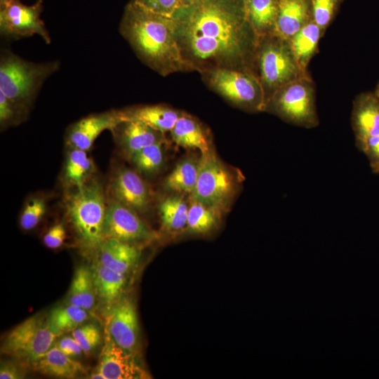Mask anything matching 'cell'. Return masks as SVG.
<instances>
[{
    "instance_id": "6da1fadb",
    "label": "cell",
    "mask_w": 379,
    "mask_h": 379,
    "mask_svg": "<svg viewBox=\"0 0 379 379\" xmlns=\"http://www.w3.org/2000/svg\"><path fill=\"white\" fill-rule=\"evenodd\" d=\"M175 22L183 55L194 69L201 65H234L244 59L253 44L255 31L241 16L215 1L201 4Z\"/></svg>"
},
{
    "instance_id": "7a4b0ae2",
    "label": "cell",
    "mask_w": 379,
    "mask_h": 379,
    "mask_svg": "<svg viewBox=\"0 0 379 379\" xmlns=\"http://www.w3.org/2000/svg\"><path fill=\"white\" fill-rule=\"evenodd\" d=\"M120 33L138 57L161 75L194 69L183 55L175 22L134 3L128 7Z\"/></svg>"
},
{
    "instance_id": "3957f363",
    "label": "cell",
    "mask_w": 379,
    "mask_h": 379,
    "mask_svg": "<svg viewBox=\"0 0 379 379\" xmlns=\"http://www.w3.org/2000/svg\"><path fill=\"white\" fill-rule=\"evenodd\" d=\"M62 204L79 246L93 256L104 241L106 187L95 175L83 186L65 192Z\"/></svg>"
},
{
    "instance_id": "277c9868",
    "label": "cell",
    "mask_w": 379,
    "mask_h": 379,
    "mask_svg": "<svg viewBox=\"0 0 379 379\" xmlns=\"http://www.w3.org/2000/svg\"><path fill=\"white\" fill-rule=\"evenodd\" d=\"M59 68L58 60L34 63L4 51L0 58V91L28 114L44 82Z\"/></svg>"
},
{
    "instance_id": "5b68a950",
    "label": "cell",
    "mask_w": 379,
    "mask_h": 379,
    "mask_svg": "<svg viewBox=\"0 0 379 379\" xmlns=\"http://www.w3.org/2000/svg\"><path fill=\"white\" fill-rule=\"evenodd\" d=\"M244 178L239 170L229 168L211 148L201 154L198 178L190 199L208 206L222 215L231 207Z\"/></svg>"
},
{
    "instance_id": "8992f818",
    "label": "cell",
    "mask_w": 379,
    "mask_h": 379,
    "mask_svg": "<svg viewBox=\"0 0 379 379\" xmlns=\"http://www.w3.org/2000/svg\"><path fill=\"white\" fill-rule=\"evenodd\" d=\"M265 109L291 124L302 128H314L319 123L314 89L308 75L277 90L268 100Z\"/></svg>"
},
{
    "instance_id": "52a82bcc",
    "label": "cell",
    "mask_w": 379,
    "mask_h": 379,
    "mask_svg": "<svg viewBox=\"0 0 379 379\" xmlns=\"http://www.w3.org/2000/svg\"><path fill=\"white\" fill-rule=\"evenodd\" d=\"M57 338L48 325L47 317L36 314L8 333L1 343V353L29 368L32 362L54 346Z\"/></svg>"
},
{
    "instance_id": "ba28073f",
    "label": "cell",
    "mask_w": 379,
    "mask_h": 379,
    "mask_svg": "<svg viewBox=\"0 0 379 379\" xmlns=\"http://www.w3.org/2000/svg\"><path fill=\"white\" fill-rule=\"evenodd\" d=\"M258 53L260 82L265 89L271 91L269 99L281 86L307 75L299 67L288 41L274 34L260 46Z\"/></svg>"
},
{
    "instance_id": "9c48e42d",
    "label": "cell",
    "mask_w": 379,
    "mask_h": 379,
    "mask_svg": "<svg viewBox=\"0 0 379 379\" xmlns=\"http://www.w3.org/2000/svg\"><path fill=\"white\" fill-rule=\"evenodd\" d=\"M212 87L231 102L251 111L265 110L267 98L260 81L248 73L217 67L209 74Z\"/></svg>"
},
{
    "instance_id": "30bf717a",
    "label": "cell",
    "mask_w": 379,
    "mask_h": 379,
    "mask_svg": "<svg viewBox=\"0 0 379 379\" xmlns=\"http://www.w3.org/2000/svg\"><path fill=\"white\" fill-rule=\"evenodd\" d=\"M107 198L112 199L138 213L141 216L152 210V191L142 176L133 168L116 166L106 186Z\"/></svg>"
},
{
    "instance_id": "8fae6325",
    "label": "cell",
    "mask_w": 379,
    "mask_h": 379,
    "mask_svg": "<svg viewBox=\"0 0 379 379\" xmlns=\"http://www.w3.org/2000/svg\"><path fill=\"white\" fill-rule=\"evenodd\" d=\"M105 239L145 246L157 237L158 234L142 219V216L128 207L107 198L104 221Z\"/></svg>"
},
{
    "instance_id": "7c38bea8",
    "label": "cell",
    "mask_w": 379,
    "mask_h": 379,
    "mask_svg": "<svg viewBox=\"0 0 379 379\" xmlns=\"http://www.w3.org/2000/svg\"><path fill=\"white\" fill-rule=\"evenodd\" d=\"M43 0H38L32 6H27L20 0H10L1 6L0 32L4 36L19 39L39 35L47 44L51 36L41 19Z\"/></svg>"
},
{
    "instance_id": "4fadbf2b",
    "label": "cell",
    "mask_w": 379,
    "mask_h": 379,
    "mask_svg": "<svg viewBox=\"0 0 379 379\" xmlns=\"http://www.w3.org/2000/svg\"><path fill=\"white\" fill-rule=\"evenodd\" d=\"M105 331L117 345L135 354L140 345V327L136 306L133 299L123 295L107 314Z\"/></svg>"
},
{
    "instance_id": "5bb4252c",
    "label": "cell",
    "mask_w": 379,
    "mask_h": 379,
    "mask_svg": "<svg viewBox=\"0 0 379 379\" xmlns=\"http://www.w3.org/2000/svg\"><path fill=\"white\" fill-rule=\"evenodd\" d=\"M147 378H148V374L137 363L135 354L126 351L117 345L106 331L105 345L100 353L98 366L88 375V378L135 379Z\"/></svg>"
},
{
    "instance_id": "9a60e30c",
    "label": "cell",
    "mask_w": 379,
    "mask_h": 379,
    "mask_svg": "<svg viewBox=\"0 0 379 379\" xmlns=\"http://www.w3.org/2000/svg\"><path fill=\"white\" fill-rule=\"evenodd\" d=\"M125 119L121 109L108 110L84 117L67 128L65 137L66 146L89 151L104 131H112Z\"/></svg>"
},
{
    "instance_id": "2e32d148",
    "label": "cell",
    "mask_w": 379,
    "mask_h": 379,
    "mask_svg": "<svg viewBox=\"0 0 379 379\" xmlns=\"http://www.w3.org/2000/svg\"><path fill=\"white\" fill-rule=\"evenodd\" d=\"M111 131L121 154L128 160L144 147L164 140L163 133L135 119H125Z\"/></svg>"
},
{
    "instance_id": "e0dca14e",
    "label": "cell",
    "mask_w": 379,
    "mask_h": 379,
    "mask_svg": "<svg viewBox=\"0 0 379 379\" xmlns=\"http://www.w3.org/2000/svg\"><path fill=\"white\" fill-rule=\"evenodd\" d=\"M351 124L357 148L379 135V98L375 93H363L355 98Z\"/></svg>"
},
{
    "instance_id": "ac0fdd59",
    "label": "cell",
    "mask_w": 379,
    "mask_h": 379,
    "mask_svg": "<svg viewBox=\"0 0 379 379\" xmlns=\"http://www.w3.org/2000/svg\"><path fill=\"white\" fill-rule=\"evenodd\" d=\"M142 247L114 239H105L93 259L106 267L128 276L138 264Z\"/></svg>"
},
{
    "instance_id": "d6986e66",
    "label": "cell",
    "mask_w": 379,
    "mask_h": 379,
    "mask_svg": "<svg viewBox=\"0 0 379 379\" xmlns=\"http://www.w3.org/2000/svg\"><path fill=\"white\" fill-rule=\"evenodd\" d=\"M29 368L45 375L65 379L78 378L87 373L82 364L55 346L32 362Z\"/></svg>"
},
{
    "instance_id": "ffe728a7",
    "label": "cell",
    "mask_w": 379,
    "mask_h": 379,
    "mask_svg": "<svg viewBox=\"0 0 379 379\" xmlns=\"http://www.w3.org/2000/svg\"><path fill=\"white\" fill-rule=\"evenodd\" d=\"M67 149L60 178L65 192L83 186L96 172L95 163L88 151L73 147Z\"/></svg>"
},
{
    "instance_id": "44dd1931",
    "label": "cell",
    "mask_w": 379,
    "mask_h": 379,
    "mask_svg": "<svg viewBox=\"0 0 379 379\" xmlns=\"http://www.w3.org/2000/svg\"><path fill=\"white\" fill-rule=\"evenodd\" d=\"M95 286L97 300L107 314L124 295L128 275L117 272L93 259L91 265Z\"/></svg>"
},
{
    "instance_id": "7402d4cb",
    "label": "cell",
    "mask_w": 379,
    "mask_h": 379,
    "mask_svg": "<svg viewBox=\"0 0 379 379\" xmlns=\"http://www.w3.org/2000/svg\"><path fill=\"white\" fill-rule=\"evenodd\" d=\"M308 19V6L305 0H279L273 34L289 41L309 22Z\"/></svg>"
},
{
    "instance_id": "603a6c76",
    "label": "cell",
    "mask_w": 379,
    "mask_h": 379,
    "mask_svg": "<svg viewBox=\"0 0 379 379\" xmlns=\"http://www.w3.org/2000/svg\"><path fill=\"white\" fill-rule=\"evenodd\" d=\"M121 110L126 119L140 121L163 134L171 131L180 117L177 111L161 105L137 106Z\"/></svg>"
},
{
    "instance_id": "cb8c5ba5",
    "label": "cell",
    "mask_w": 379,
    "mask_h": 379,
    "mask_svg": "<svg viewBox=\"0 0 379 379\" xmlns=\"http://www.w3.org/2000/svg\"><path fill=\"white\" fill-rule=\"evenodd\" d=\"M183 194L170 193L157 204V212L162 229L169 233L186 230L189 204Z\"/></svg>"
},
{
    "instance_id": "d4e9b609",
    "label": "cell",
    "mask_w": 379,
    "mask_h": 379,
    "mask_svg": "<svg viewBox=\"0 0 379 379\" xmlns=\"http://www.w3.org/2000/svg\"><path fill=\"white\" fill-rule=\"evenodd\" d=\"M97 295L91 267L80 265L74 271L67 294V303L88 312L96 304Z\"/></svg>"
},
{
    "instance_id": "484cf974",
    "label": "cell",
    "mask_w": 379,
    "mask_h": 379,
    "mask_svg": "<svg viewBox=\"0 0 379 379\" xmlns=\"http://www.w3.org/2000/svg\"><path fill=\"white\" fill-rule=\"evenodd\" d=\"M199 159L186 157L180 161L163 182L164 190L169 193L190 195L197 184Z\"/></svg>"
},
{
    "instance_id": "4316f807",
    "label": "cell",
    "mask_w": 379,
    "mask_h": 379,
    "mask_svg": "<svg viewBox=\"0 0 379 379\" xmlns=\"http://www.w3.org/2000/svg\"><path fill=\"white\" fill-rule=\"evenodd\" d=\"M170 132L174 142L184 148L198 149L201 154L211 148L202 127L190 116L180 115Z\"/></svg>"
},
{
    "instance_id": "83f0119b",
    "label": "cell",
    "mask_w": 379,
    "mask_h": 379,
    "mask_svg": "<svg viewBox=\"0 0 379 379\" xmlns=\"http://www.w3.org/2000/svg\"><path fill=\"white\" fill-rule=\"evenodd\" d=\"M321 31V29L314 21H310L288 41L292 53L305 74H307V66L317 49Z\"/></svg>"
},
{
    "instance_id": "f1b7e54d",
    "label": "cell",
    "mask_w": 379,
    "mask_h": 379,
    "mask_svg": "<svg viewBox=\"0 0 379 379\" xmlns=\"http://www.w3.org/2000/svg\"><path fill=\"white\" fill-rule=\"evenodd\" d=\"M88 318V311L67 302L53 308L47 316V321L51 330L60 337L72 332Z\"/></svg>"
},
{
    "instance_id": "f546056e",
    "label": "cell",
    "mask_w": 379,
    "mask_h": 379,
    "mask_svg": "<svg viewBox=\"0 0 379 379\" xmlns=\"http://www.w3.org/2000/svg\"><path fill=\"white\" fill-rule=\"evenodd\" d=\"M190 201L185 230L192 234H203L215 229L222 215L199 201Z\"/></svg>"
},
{
    "instance_id": "4dcf8cb0",
    "label": "cell",
    "mask_w": 379,
    "mask_h": 379,
    "mask_svg": "<svg viewBox=\"0 0 379 379\" xmlns=\"http://www.w3.org/2000/svg\"><path fill=\"white\" fill-rule=\"evenodd\" d=\"M164 140L147 146L130 157L133 169L142 176H154L158 174L164 166L165 156Z\"/></svg>"
},
{
    "instance_id": "1f68e13d",
    "label": "cell",
    "mask_w": 379,
    "mask_h": 379,
    "mask_svg": "<svg viewBox=\"0 0 379 379\" xmlns=\"http://www.w3.org/2000/svg\"><path fill=\"white\" fill-rule=\"evenodd\" d=\"M48 198L43 193L27 197L19 215V225L25 231L34 229L44 218L48 208Z\"/></svg>"
},
{
    "instance_id": "d6a6232c",
    "label": "cell",
    "mask_w": 379,
    "mask_h": 379,
    "mask_svg": "<svg viewBox=\"0 0 379 379\" xmlns=\"http://www.w3.org/2000/svg\"><path fill=\"white\" fill-rule=\"evenodd\" d=\"M277 12L274 0H250V18L255 32L262 34L274 26Z\"/></svg>"
},
{
    "instance_id": "836d02e7",
    "label": "cell",
    "mask_w": 379,
    "mask_h": 379,
    "mask_svg": "<svg viewBox=\"0 0 379 379\" xmlns=\"http://www.w3.org/2000/svg\"><path fill=\"white\" fill-rule=\"evenodd\" d=\"M86 354L93 352L100 344L102 334L99 327L93 323L83 324L72 332Z\"/></svg>"
},
{
    "instance_id": "e575fe53",
    "label": "cell",
    "mask_w": 379,
    "mask_h": 379,
    "mask_svg": "<svg viewBox=\"0 0 379 379\" xmlns=\"http://www.w3.org/2000/svg\"><path fill=\"white\" fill-rule=\"evenodd\" d=\"M28 115L0 91V127L4 130L11 126L20 124Z\"/></svg>"
},
{
    "instance_id": "d590c367",
    "label": "cell",
    "mask_w": 379,
    "mask_h": 379,
    "mask_svg": "<svg viewBox=\"0 0 379 379\" xmlns=\"http://www.w3.org/2000/svg\"><path fill=\"white\" fill-rule=\"evenodd\" d=\"M314 22L322 29L329 23L335 0H312Z\"/></svg>"
},
{
    "instance_id": "8d00e7d4",
    "label": "cell",
    "mask_w": 379,
    "mask_h": 379,
    "mask_svg": "<svg viewBox=\"0 0 379 379\" xmlns=\"http://www.w3.org/2000/svg\"><path fill=\"white\" fill-rule=\"evenodd\" d=\"M67 238L65 222L59 221L51 225L43 236V243L48 248H60Z\"/></svg>"
},
{
    "instance_id": "74e56055",
    "label": "cell",
    "mask_w": 379,
    "mask_h": 379,
    "mask_svg": "<svg viewBox=\"0 0 379 379\" xmlns=\"http://www.w3.org/2000/svg\"><path fill=\"white\" fill-rule=\"evenodd\" d=\"M358 149L366 157L372 171L379 174V135L369 138Z\"/></svg>"
},
{
    "instance_id": "f35d334b",
    "label": "cell",
    "mask_w": 379,
    "mask_h": 379,
    "mask_svg": "<svg viewBox=\"0 0 379 379\" xmlns=\"http://www.w3.org/2000/svg\"><path fill=\"white\" fill-rule=\"evenodd\" d=\"M28 368L15 359L1 361L0 366L1 379H22L26 376Z\"/></svg>"
},
{
    "instance_id": "ab89813d",
    "label": "cell",
    "mask_w": 379,
    "mask_h": 379,
    "mask_svg": "<svg viewBox=\"0 0 379 379\" xmlns=\"http://www.w3.org/2000/svg\"><path fill=\"white\" fill-rule=\"evenodd\" d=\"M135 3L151 11L168 16L178 7L179 0H137Z\"/></svg>"
},
{
    "instance_id": "60d3db41",
    "label": "cell",
    "mask_w": 379,
    "mask_h": 379,
    "mask_svg": "<svg viewBox=\"0 0 379 379\" xmlns=\"http://www.w3.org/2000/svg\"><path fill=\"white\" fill-rule=\"evenodd\" d=\"M54 346L72 358L80 357L82 354H84L79 343L72 335L60 338L55 341Z\"/></svg>"
},
{
    "instance_id": "b9f144b4",
    "label": "cell",
    "mask_w": 379,
    "mask_h": 379,
    "mask_svg": "<svg viewBox=\"0 0 379 379\" xmlns=\"http://www.w3.org/2000/svg\"><path fill=\"white\" fill-rule=\"evenodd\" d=\"M377 97L379 98V82L376 86L375 91L374 92Z\"/></svg>"
},
{
    "instance_id": "7bdbcfd3",
    "label": "cell",
    "mask_w": 379,
    "mask_h": 379,
    "mask_svg": "<svg viewBox=\"0 0 379 379\" xmlns=\"http://www.w3.org/2000/svg\"><path fill=\"white\" fill-rule=\"evenodd\" d=\"M10 0H0V6L4 4L5 3L9 1Z\"/></svg>"
},
{
    "instance_id": "ee69618b",
    "label": "cell",
    "mask_w": 379,
    "mask_h": 379,
    "mask_svg": "<svg viewBox=\"0 0 379 379\" xmlns=\"http://www.w3.org/2000/svg\"><path fill=\"white\" fill-rule=\"evenodd\" d=\"M190 1H197V0H188Z\"/></svg>"
},
{
    "instance_id": "f6af8a7d",
    "label": "cell",
    "mask_w": 379,
    "mask_h": 379,
    "mask_svg": "<svg viewBox=\"0 0 379 379\" xmlns=\"http://www.w3.org/2000/svg\"><path fill=\"white\" fill-rule=\"evenodd\" d=\"M250 1V0H249Z\"/></svg>"
}]
</instances>
